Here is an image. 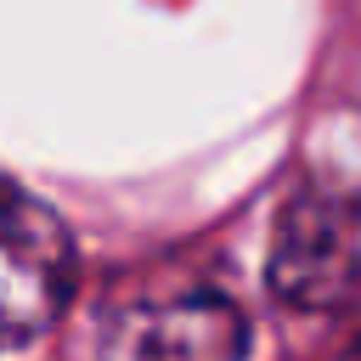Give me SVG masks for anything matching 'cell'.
Returning <instances> with one entry per match:
<instances>
[{"label": "cell", "instance_id": "cell-1", "mask_svg": "<svg viewBox=\"0 0 361 361\" xmlns=\"http://www.w3.org/2000/svg\"><path fill=\"white\" fill-rule=\"evenodd\" d=\"M265 282L288 310L338 316L361 305V192L305 180L271 231Z\"/></svg>", "mask_w": 361, "mask_h": 361}, {"label": "cell", "instance_id": "cell-2", "mask_svg": "<svg viewBox=\"0 0 361 361\" xmlns=\"http://www.w3.org/2000/svg\"><path fill=\"white\" fill-rule=\"evenodd\" d=\"M73 299L68 226L17 180L0 175V355L56 327Z\"/></svg>", "mask_w": 361, "mask_h": 361}, {"label": "cell", "instance_id": "cell-3", "mask_svg": "<svg viewBox=\"0 0 361 361\" xmlns=\"http://www.w3.org/2000/svg\"><path fill=\"white\" fill-rule=\"evenodd\" d=\"M248 316L209 288L118 305L102 322V361H243Z\"/></svg>", "mask_w": 361, "mask_h": 361}, {"label": "cell", "instance_id": "cell-4", "mask_svg": "<svg viewBox=\"0 0 361 361\" xmlns=\"http://www.w3.org/2000/svg\"><path fill=\"white\" fill-rule=\"evenodd\" d=\"M338 361H361V338H355V344H350V350H344Z\"/></svg>", "mask_w": 361, "mask_h": 361}]
</instances>
